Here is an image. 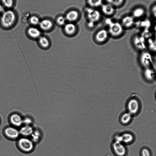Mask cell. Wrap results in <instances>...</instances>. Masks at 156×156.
I'll list each match as a JSON object with an SVG mask.
<instances>
[{"mask_svg":"<svg viewBox=\"0 0 156 156\" xmlns=\"http://www.w3.org/2000/svg\"><path fill=\"white\" fill-rule=\"evenodd\" d=\"M17 20L15 12L12 10L9 9L2 13L0 18L2 26L5 29H9L15 24Z\"/></svg>","mask_w":156,"mask_h":156,"instance_id":"cell-1","label":"cell"},{"mask_svg":"<svg viewBox=\"0 0 156 156\" xmlns=\"http://www.w3.org/2000/svg\"><path fill=\"white\" fill-rule=\"evenodd\" d=\"M108 26L107 30L109 36L113 38H118L123 34L125 29L120 22L113 21L109 19L106 20Z\"/></svg>","mask_w":156,"mask_h":156,"instance_id":"cell-2","label":"cell"},{"mask_svg":"<svg viewBox=\"0 0 156 156\" xmlns=\"http://www.w3.org/2000/svg\"><path fill=\"white\" fill-rule=\"evenodd\" d=\"M85 12L88 22V25L90 28L93 27L100 20L101 13L97 9L88 7L85 8Z\"/></svg>","mask_w":156,"mask_h":156,"instance_id":"cell-3","label":"cell"},{"mask_svg":"<svg viewBox=\"0 0 156 156\" xmlns=\"http://www.w3.org/2000/svg\"><path fill=\"white\" fill-rule=\"evenodd\" d=\"M17 145L19 149L25 153H29L33 151L34 148V143L27 137H23L20 138Z\"/></svg>","mask_w":156,"mask_h":156,"instance_id":"cell-4","label":"cell"},{"mask_svg":"<svg viewBox=\"0 0 156 156\" xmlns=\"http://www.w3.org/2000/svg\"><path fill=\"white\" fill-rule=\"evenodd\" d=\"M111 148L113 154L115 156H125L126 150L122 143L115 140L112 142Z\"/></svg>","mask_w":156,"mask_h":156,"instance_id":"cell-5","label":"cell"},{"mask_svg":"<svg viewBox=\"0 0 156 156\" xmlns=\"http://www.w3.org/2000/svg\"><path fill=\"white\" fill-rule=\"evenodd\" d=\"M109 35L107 29H101L98 30L95 34L94 39L99 44H103L108 40Z\"/></svg>","mask_w":156,"mask_h":156,"instance_id":"cell-6","label":"cell"},{"mask_svg":"<svg viewBox=\"0 0 156 156\" xmlns=\"http://www.w3.org/2000/svg\"><path fill=\"white\" fill-rule=\"evenodd\" d=\"M4 133L7 138L11 140L17 139L20 135L19 130L12 126L7 127L4 130Z\"/></svg>","mask_w":156,"mask_h":156,"instance_id":"cell-7","label":"cell"},{"mask_svg":"<svg viewBox=\"0 0 156 156\" xmlns=\"http://www.w3.org/2000/svg\"><path fill=\"white\" fill-rule=\"evenodd\" d=\"M37 40L38 46L42 49H48L51 46V41L47 36L41 35Z\"/></svg>","mask_w":156,"mask_h":156,"instance_id":"cell-8","label":"cell"},{"mask_svg":"<svg viewBox=\"0 0 156 156\" xmlns=\"http://www.w3.org/2000/svg\"><path fill=\"white\" fill-rule=\"evenodd\" d=\"M77 30V27L75 23L68 22L63 27L64 32L69 36H72L75 35Z\"/></svg>","mask_w":156,"mask_h":156,"instance_id":"cell-9","label":"cell"},{"mask_svg":"<svg viewBox=\"0 0 156 156\" xmlns=\"http://www.w3.org/2000/svg\"><path fill=\"white\" fill-rule=\"evenodd\" d=\"M26 34L28 37L33 40H37L41 35V30L34 27L28 28Z\"/></svg>","mask_w":156,"mask_h":156,"instance_id":"cell-10","label":"cell"},{"mask_svg":"<svg viewBox=\"0 0 156 156\" xmlns=\"http://www.w3.org/2000/svg\"><path fill=\"white\" fill-rule=\"evenodd\" d=\"M135 19L131 15L124 16L120 22L124 29H129L133 27L135 24Z\"/></svg>","mask_w":156,"mask_h":156,"instance_id":"cell-11","label":"cell"},{"mask_svg":"<svg viewBox=\"0 0 156 156\" xmlns=\"http://www.w3.org/2000/svg\"><path fill=\"white\" fill-rule=\"evenodd\" d=\"M23 118L19 114L13 113L10 116L9 122L12 126L16 127H20L23 124Z\"/></svg>","mask_w":156,"mask_h":156,"instance_id":"cell-12","label":"cell"},{"mask_svg":"<svg viewBox=\"0 0 156 156\" xmlns=\"http://www.w3.org/2000/svg\"><path fill=\"white\" fill-rule=\"evenodd\" d=\"M65 16L68 22L75 23L79 19L80 13L77 10L72 9L69 11Z\"/></svg>","mask_w":156,"mask_h":156,"instance_id":"cell-13","label":"cell"},{"mask_svg":"<svg viewBox=\"0 0 156 156\" xmlns=\"http://www.w3.org/2000/svg\"><path fill=\"white\" fill-rule=\"evenodd\" d=\"M101 8V13L107 16H112L115 12V8L111 5L106 2L103 3Z\"/></svg>","mask_w":156,"mask_h":156,"instance_id":"cell-14","label":"cell"},{"mask_svg":"<svg viewBox=\"0 0 156 156\" xmlns=\"http://www.w3.org/2000/svg\"><path fill=\"white\" fill-rule=\"evenodd\" d=\"M39 25L41 30L44 31L48 32L52 29L54 24L50 19H44L40 20Z\"/></svg>","mask_w":156,"mask_h":156,"instance_id":"cell-15","label":"cell"},{"mask_svg":"<svg viewBox=\"0 0 156 156\" xmlns=\"http://www.w3.org/2000/svg\"><path fill=\"white\" fill-rule=\"evenodd\" d=\"M139 104L138 101L135 98L130 99L127 104L128 112L132 114L136 113L138 111Z\"/></svg>","mask_w":156,"mask_h":156,"instance_id":"cell-16","label":"cell"},{"mask_svg":"<svg viewBox=\"0 0 156 156\" xmlns=\"http://www.w3.org/2000/svg\"><path fill=\"white\" fill-rule=\"evenodd\" d=\"M133 139V135L129 133H126L118 136L116 140L122 143L127 144L131 142Z\"/></svg>","mask_w":156,"mask_h":156,"instance_id":"cell-17","label":"cell"},{"mask_svg":"<svg viewBox=\"0 0 156 156\" xmlns=\"http://www.w3.org/2000/svg\"><path fill=\"white\" fill-rule=\"evenodd\" d=\"M145 13V10L143 7L138 6L134 9L131 15L135 19H139L143 17Z\"/></svg>","mask_w":156,"mask_h":156,"instance_id":"cell-18","label":"cell"},{"mask_svg":"<svg viewBox=\"0 0 156 156\" xmlns=\"http://www.w3.org/2000/svg\"><path fill=\"white\" fill-rule=\"evenodd\" d=\"M34 129L31 125H24L22 126L19 130L20 134L23 137H27L30 136Z\"/></svg>","mask_w":156,"mask_h":156,"instance_id":"cell-19","label":"cell"},{"mask_svg":"<svg viewBox=\"0 0 156 156\" xmlns=\"http://www.w3.org/2000/svg\"><path fill=\"white\" fill-rule=\"evenodd\" d=\"M141 59L142 60H140V61L143 64H144V66L145 68H148L151 62V58L150 55L147 53H143Z\"/></svg>","mask_w":156,"mask_h":156,"instance_id":"cell-20","label":"cell"},{"mask_svg":"<svg viewBox=\"0 0 156 156\" xmlns=\"http://www.w3.org/2000/svg\"><path fill=\"white\" fill-rule=\"evenodd\" d=\"M104 0H87L88 7L95 9L101 7L103 4Z\"/></svg>","mask_w":156,"mask_h":156,"instance_id":"cell-21","label":"cell"},{"mask_svg":"<svg viewBox=\"0 0 156 156\" xmlns=\"http://www.w3.org/2000/svg\"><path fill=\"white\" fill-rule=\"evenodd\" d=\"M132 118V114L129 112L123 113L120 118V121L123 124L128 123Z\"/></svg>","mask_w":156,"mask_h":156,"instance_id":"cell-22","label":"cell"},{"mask_svg":"<svg viewBox=\"0 0 156 156\" xmlns=\"http://www.w3.org/2000/svg\"><path fill=\"white\" fill-rule=\"evenodd\" d=\"M106 3H109L115 8L121 7L123 5L125 0H105Z\"/></svg>","mask_w":156,"mask_h":156,"instance_id":"cell-23","label":"cell"},{"mask_svg":"<svg viewBox=\"0 0 156 156\" xmlns=\"http://www.w3.org/2000/svg\"><path fill=\"white\" fill-rule=\"evenodd\" d=\"M41 133L40 131L38 130H34L33 133L31 135V139L34 142L38 141L41 137Z\"/></svg>","mask_w":156,"mask_h":156,"instance_id":"cell-24","label":"cell"},{"mask_svg":"<svg viewBox=\"0 0 156 156\" xmlns=\"http://www.w3.org/2000/svg\"><path fill=\"white\" fill-rule=\"evenodd\" d=\"M56 22L59 26L63 27L66 23L67 21L65 16H60L57 17Z\"/></svg>","mask_w":156,"mask_h":156,"instance_id":"cell-25","label":"cell"},{"mask_svg":"<svg viewBox=\"0 0 156 156\" xmlns=\"http://www.w3.org/2000/svg\"><path fill=\"white\" fill-rule=\"evenodd\" d=\"M3 5L5 8L10 9L13 7L14 0H1Z\"/></svg>","mask_w":156,"mask_h":156,"instance_id":"cell-26","label":"cell"},{"mask_svg":"<svg viewBox=\"0 0 156 156\" xmlns=\"http://www.w3.org/2000/svg\"><path fill=\"white\" fill-rule=\"evenodd\" d=\"M29 21L31 25L33 26H36L39 25L40 20L38 16L34 15L31 16L30 18Z\"/></svg>","mask_w":156,"mask_h":156,"instance_id":"cell-27","label":"cell"},{"mask_svg":"<svg viewBox=\"0 0 156 156\" xmlns=\"http://www.w3.org/2000/svg\"><path fill=\"white\" fill-rule=\"evenodd\" d=\"M32 122V119L28 117H25L23 119V124L24 125H31Z\"/></svg>","mask_w":156,"mask_h":156,"instance_id":"cell-28","label":"cell"},{"mask_svg":"<svg viewBox=\"0 0 156 156\" xmlns=\"http://www.w3.org/2000/svg\"><path fill=\"white\" fill-rule=\"evenodd\" d=\"M141 154L142 156H150L151 153L148 149L144 148L141 151Z\"/></svg>","mask_w":156,"mask_h":156,"instance_id":"cell-29","label":"cell"},{"mask_svg":"<svg viewBox=\"0 0 156 156\" xmlns=\"http://www.w3.org/2000/svg\"><path fill=\"white\" fill-rule=\"evenodd\" d=\"M151 12L153 17L156 19V4L152 6L151 9Z\"/></svg>","mask_w":156,"mask_h":156,"instance_id":"cell-30","label":"cell"},{"mask_svg":"<svg viewBox=\"0 0 156 156\" xmlns=\"http://www.w3.org/2000/svg\"><path fill=\"white\" fill-rule=\"evenodd\" d=\"M4 7L2 5L0 4V12L2 13L5 11L4 10Z\"/></svg>","mask_w":156,"mask_h":156,"instance_id":"cell-31","label":"cell"}]
</instances>
